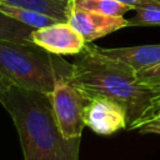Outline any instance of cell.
Wrapping results in <instances>:
<instances>
[{
	"instance_id": "6",
	"label": "cell",
	"mask_w": 160,
	"mask_h": 160,
	"mask_svg": "<svg viewBox=\"0 0 160 160\" xmlns=\"http://www.w3.org/2000/svg\"><path fill=\"white\" fill-rule=\"evenodd\" d=\"M31 42L39 45L51 54L60 56H75L86 45L84 38L69 22L64 21H58L44 28L34 29L31 32Z\"/></svg>"
},
{
	"instance_id": "12",
	"label": "cell",
	"mask_w": 160,
	"mask_h": 160,
	"mask_svg": "<svg viewBox=\"0 0 160 160\" xmlns=\"http://www.w3.org/2000/svg\"><path fill=\"white\" fill-rule=\"evenodd\" d=\"M134 10L135 15L128 20V26L160 25V0H141Z\"/></svg>"
},
{
	"instance_id": "13",
	"label": "cell",
	"mask_w": 160,
	"mask_h": 160,
	"mask_svg": "<svg viewBox=\"0 0 160 160\" xmlns=\"http://www.w3.org/2000/svg\"><path fill=\"white\" fill-rule=\"evenodd\" d=\"M34 28L24 25L0 14V40L16 42H31V32Z\"/></svg>"
},
{
	"instance_id": "14",
	"label": "cell",
	"mask_w": 160,
	"mask_h": 160,
	"mask_svg": "<svg viewBox=\"0 0 160 160\" xmlns=\"http://www.w3.org/2000/svg\"><path fill=\"white\" fill-rule=\"evenodd\" d=\"M136 75L139 78V80H141L142 82L160 89V64L149 68V69H144L140 71H136Z\"/></svg>"
},
{
	"instance_id": "4",
	"label": "cell",
	"mask_w": 160,
	"mask_h": 160,
	"mask_svg": "<svg viewBox=\"0 0 160 160\" xmlns=\"http://www.w3.org/2000/svg\"><path fill=\"white\" fill-rule=\"evenodd\" d=\"M55 121L65 139H81L85 128L84 109L89 99L71 82L70 78L56 80L52 91L48 95Z\"/></svg>"
},
{
	"instance_id": "15",
	"label": "cell",
	"mask_w": 160,
	"mask_h": 160,
	"mask_svg": "<svg viewBox=\"0 0 160 160\" xmlns=\"http://www.w3.org/2000/svg\"><path fill=\"white\" fill-rule=\"evenodd\" d=\"M11 84L0 74V99L2 98V95H4V92L9 89V86H10Z\"/></svg>"
},
{
	"instance_id": "2",
	"label": "cell",
	"mask_w": 160,
	"mask_h": 160,
	"mask_svg": "<svg viewBox=\"0 0 160 160\" xmlns=\"http://www.w3.org/2000/svg\"><path fill=\"white\" fill-rule=\"evenodd\" d=\"M18 130L24 160H79L80 139H65L46 94L10 85L0 99Z\"/></svg>"
},
{
	"instance_id": "5",
	"label": "cell",
	"mask_w": 160,
	"mask_h": 160,
	"mask_svg": "<svg viewBox=\"0 0 160 160\" xmlns=\"http://www.w3.org/2000/svg\"><path fill=\"white\" fill-rule=\"evenodd\" d=\"M82 119L85 126L98 135H112L128 126L125 109L119 102L104 96L89 99Z\"/></svg>"
},
{
	"instance_id": "10",
	"label": "cell",
	"mask_w": 160,
	"mask_h": 160,
	"mask_svg": "<svg viewBox=\"0 0 160 160\" xmlns=\"http://www.w3.org/2000/svg\"><path fill=\"white\" fill-rule=\"evenodd\" d=\"M0 14L5 15L12 20H16L24 25L34 28V29L44 28V26L58 22V20H55L45 14L38 12V11H34V10H30L26 8L6 4V2H0Z\"/></svg>"
},
{
	"instance_id": "7",
	"label": "cell",
	"mask_w": 160,
	"mask_h": 160,
	"mask_svg": "<svg viewBox=\"0 0 160 160\" xmlns=\"http://www.w3.org/2000/svg\"><path fill=\"white\" fill-rule=\"evenodd\" d=\"M68 22L86 42H91L128 26V20L124 16L104 15L82 9H71Z\"/></svg>"
},
{
	"instance_id": "9",
	"label": "cell",
	"mask_w": 160,
	"mask_h": 160,
	"mask_svg": "<svg viewBox=\"0 0 160 160\" xmlns=\"http://www.w3.org/2000/svg\"><path fill=\"white\" fill-rule=\"evenodd\" d=\"M0 2L26 8L64 22H68L72 6V0H0Z\"/></svg>"
},
{
	"instance_id": "16",
	"label": "cell",
	"mask_w": 160,
	"mask_h": 160,
	"mask_svg": "<svg viewBox=\"0 0 160 160\" xmlns=\"http://www.w3.org/2000/svg\"><path fill=\"white\" fill-rule=\"evenodd\" d=\"M116 1H120V2H122V4H126V5H129V6H131L132 8V10H134V8L141 1V0H116Z\"/></svg>"
},
{
	"instance_id": "3",
	"label": "cell",
	"mask_w": 160,
	"mask_h": 160,
	"mask_svg": "<svg viewBox=\"0 0 160 160\" xmlns=\"http://www.w3.org/2000/svg\"><path fill=\"white\" fill-rule=\"evenodd\" d=\"M72 65L34 42L0 40V74L22 89L49 95L59 78H70Z\"/></svg>"
},
{
	"instance_id": "1",
	"label": "cell",
	"mask_w": 160,
	"mask_h": 160,
	"mask_svg": "<svg viewBox=\"0 0 160 160\" xmlns=\"http://www.w3.org/2000/svg\"><path fill=\"white\" fill-rule=\"evenodd\" d=\"M71 65L70 80L88 99L109 98L125 109L128 130H136L160 111V89L139 80L135 70L108 58L98 46L86 42Z\"/></svg>"
},
{
	"instance_id": "8",
	"label": "cell",
	"mask_w": 160,
	"mask_h": 160,
	"mask_svg": "<svg viewBox=\"0 0 160 160\" xmlns=\"http://www.w3.org/2000/svg\"><path fill=\"white\" fill-rule=\"evenodd\" d=\"M110 59L120 61L135 71L152 68L160 64V44L139 45L129 48H99Z\"/></svg>"
},
{
	"instance_id": "11",
	"label": "cell",
	"mask_w": 160,
	"mask_h": 160,
	"mask_svg": "<svg viewBox=\"0 0 160 160\" xmlns=\"http://www.w3.org/2000/svg\"><path fill=\"white\" fill-rule=\"evenodd\" d=\"M71 9H82L111 16H124L126 11L132 10L131 6L116 0H72Z\"/></svg>"
}]
</instances>
